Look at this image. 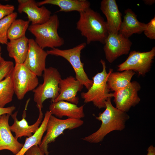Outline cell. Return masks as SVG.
I'll use <instances>...</instances> for the list:
<instances>
[{"instance_id":"cell-1","label":"cell","mask_w":155,"mask_h":155,"mask_svg":"<svg viewBox=\"0 0 155 155\" xmlns=\"http://www.w3.org/2000/svg\"><path fill=\"white\" fill-rule=\"evenodd\" d=\"M111 98H109L105 101V109L100 113L96 119L101 122L99 129L96 132L82 139L88 142L97 143L102 142L108 133L114 131H121L125 127L126 121L129 117L112 104Z\"/></svg>"},{"instance_id":"cell-2","label":"cell","mask_w":155,"mask_h":155,"mask_svg":"<svg viewBox=\"0 0 155 155\" xmlns=\"http://www.w3.org/2000/svg\"><path fill=\"white\" fill-rule=\"evenodd\" d=\"M76 28L86 38L88 44L95 41L104 44L108 33L106 22L99 13L90 8L80 13Z\"/></svg>"},{"instance_id":"cell-3","label":"cell","mask_w":155,"mask_h":155,"mask_svg":"<svg viewBox=\"0 0 155 155\" xmlns=\"http://www.w3.org/2000/svg\"><path fill=\"white\" fill-rule=\"evenodd\" d=\"M59 25L57 15H51L49 20L43 24H31L28 29L35 37L36 43L41 48H50L51 49L61 46L64 43L63 38L58 32Z\"/></svg>"},{"instance_id":"cell-4","label":"cell","mask_w":155,"mask_h":155,"mask_svg":"<svg viewBox=\"0 0 155 155\" xmlns=\"http://www.w3.org/2000/svg\"><path fill=\"white\" fill-rule=\"evenodd\" d=\"M100 62L102 67V71L98 72L92 78L93 83L88 91L81 94L85 103L92 102L95 106L99 109L105 108V101L108 98L113 96V93H110L111 91L107 84L108 77L113 70L110 69L107 73L104 61L101 59Z\"/></svg>"},{"instance_id":"cell-5","label":"cell","mask_w":155,"mask_h":155,"mask_svg":"<svg viewBox=\"0 0 155 155\" xmlns=\"http://www.w3.org/2000/svg\"><path fill=\"white\" fill-rule=\"evenodd\" d=\"M43 72V83L32 91L34 100L39 111L42 110L43 103L46 99L51 98L53 102L58 96L59 85L61 79L60 73L55 68H46Z\"/></svg>"},{"instance_id":"cell-6","label":"cell","mask_w":155,"mask_h":155,"mask_svg":"<svg viewBox=\"0 0 155 155\" xmlns=\"http://www.w3.org/2000/svg\"><path fill=\"white\" fill-rule=\"evenodd\" d=\"M86 45L85 42L82 43L72 48L61 49L54 48L46 51L48 55L60 56L66 60L72 67L75 73V78L79 81L88 90L93 83L85 71L84 63L81 60L82 51Z\"/></svg>"},{"instance_id":"cell-7","label":"cell","mask_w":155,"mask_h":155,"mask_svg":"<svg viewBox=\"0 0 155 155\" xmlns=\"http://www.w3.org/2000/svg\"><path fill=\"white\" fill-rule=\"evenodd\" d=\"M81 119L68 118L60 119L51 115L49 117L46 126V133L38 146L45 155H49V144L54 142L58 136L66 129L71 130L83 125Z\"/></svg>"},{"instance_id":"cell-8","label":"cell","mask_w":155,"mask_h":155,"mask_svg":"<svg viewBox=\"0 0 155 155\" xmlns=\"http://www.w3.org/2000/svg\"><path fill=\"white\" fill-rule=\"evenodd\" d=\"M14 94L19 100L28 92L33 91L39 84L38 76L24 64H15L11 75Z\"/></svg>"},{"instance_id":"cell-9","label":"cell","mask_w":155,"mask_h":155,"mask_svg":"<svg viewBox=\"0 0 155 155\" xmlns=\"http://www.w3.org/2000/svg\"><path fill=\"white\" fill-rule=\"evenodd\" d=\"M155 56V47L146 52L131 51L126 59L118 65V70H131L139 76H144L150 71Z\"/></svg>"},{"instance_id":"cell-10","label":"cell","mask_w":155,"mask_h":155,"mask_svg":"<svg viewBox=\"0 0 155 155\" xmlns=\"http://www.w3.org/2000/svg\"><path fill=\"white\" fill-rule=\"evenodd\" d=\"M132 42L129 39L119 33H108L104 44L105 58L110 63L113 62L120 56L128 54Z\"/></svg>"},{"instance_id":"cell-11","label":"cell","mask_w":155,"mask_h":155,"mask_svg":"<svg viewBox=\"0 0 155 155\" xmlns=\"http://www.w3.org/2000/svg\"><path fill=\"white\" fill-rule=\"evenodd\" d=\"M141 88L140 84L134 81L125 87L114 92L113 97L115 107L126 113L131 107L138 104L140 101L138 92Z\"/></svg>"},{"instance_id":"cell-12","label":"cell","mask_w":155,"mask_h":155,"mask_svg":"<svg viewBox=\"0 0 155 155\" xmlns=\"http://www.w3.org/2000/svg\"><path fill=\"white\" fill-rule=\"evenodd\" d=\"M48 55L46 51L40 47L34 40L29 39L28 51L23 64L37 76H41L46 68Z\"/></svg>"},{"instance_id":"cell-13","label":"cell","mask_w":155,"mask_h":155,"mask_svg":"<svg viewBox=\"0 0 155 155\" xmlns=\"http://www.w3.org/2000/svg\"><path fill=\"white\" fill-rule=\"evenodd\" d=\"M18 11L27 16L28 20L31 24H43L47 21L51 15V11L44 6L39 7L34 0H18Z\"/></svg>"},{"instance_id":"cell-14","label":"cell","mask_w":155,"mask_h":155,"mask_svg":"<svg viewBox=\"0 0 155 155\" xmlns=\"http://www.w3.org/2000/svg\"><path fill=\"white\" fill-rule=\"evenodd\" d=\"M84 85L75 77L72 76L60 80L59 85V95L54 102L64 101L77 104L79 98L78 92L82 89Z\"/></svg>"},{"instance_id":"cell-15","label":"cell","mask_w":155,"mask_h":155,"mask_svg":"<svg viewBox=\"0 0 155 155\" xmlns=\"http://www.w3.org/2000/svg\"><path fill=\"white\" fill-rule=\"evenodd\" d=\"M10 114H5L0 118V151L8 150L16 155L24 144L20 143L12 134L9 123Z\"/></svg>"},{"instance_id":"cell-16","label":"cell","mask_w":155,"mask_h":155,"mask_svg":"<svg viewBox=\"0 0 155 155\" xmlns=\"http://www.w3.org/2000/svg\"><path fill=\"white\" fill-rule=\"evenodd\" d=\"M100 9L106 17L108 33L118 34L122 22L121 13L115 0H103Z\"/></svg>"},{"instance_id":"cell-17","label":"cell","mask_w":155,"mask_h":155,"mask_svg":"<svg viewBox=\"0 0 155 155\" xmlns=\"http://www.w3.org/2000/svg\"><path fill=\"white\" fill-rule=\"evenodd\" d=\"M39 115L37 121L34 124L29 125L25 119L26 112H24L22 119L19 121L17 118L18 111H16L11 115L14 120V123L10 127L11 131L15 134V137L18 139L22 136L29 137L32 136L38 129L43 118V114L42 110H39Z\"/></svg>"},{"instance_id":"cell-18","label":"cell","mask_w":155,"mask_h":155,"mask_svg":"<svg viewBox=\"0 0 155 155\" xmlns=\"http://www.w3.org/2000/svg\"><path fill=\"white\" fill-rule=\"evenodd\" d=\"M84 105L78 106L77 104L64 101L52 102L49 111L52 115L60 118L66 116L68 118L81 119L85 117Z\"/></svg>"},{"instance_id":"cell-19","label":"cell","mask_w":155,"mask_h":155,"mask_svg":"<svg viewBox=\"0 0 155 155\" xmlns=\"http://www.w3.org/2000/svg\"><path fill=\"white\" fill-rule=\"evenodd\" d=\"M125 13L119 33L128 38L134 34H141L144 32L146 24L139 21L137 15L131 9L125 10Z\"/></svg>"},{"instance_id":"cell-20","label":"cell","mask_w":155,"mask_h":155,"mask_svg":"<svg viewBox=\"0 0 155 155\" xmlns=\"http://www.w3.org/2000/svg\"><path fill=\"white\" fill-rule=\"evenodd\" d=\"M37 3L39 7L49 4L58 6L60 9L57 13L76 11L80 13L90 8V5L87 0H44Z\"/></svg>"},{"instance_id":"cell-21","label":"cell","mask_w":155,"mask_h":155,"mask_svg":"<svg viewBox=\"0 0 155 155\" xmlns=\"http://www.w3.org/2000/svg\"><path fill=\"white\" fill-rule=\"evenodd\" d=\"M28 40L25 36L9 40L6 44L8 55L14 59L15 64H23L24 63L28 50Z\"/></svg>"},{"instance_id":"cell-22","label":"cell","mask_w":155,"mask_h":155,"mask_svg":"<svg viewBox=\"0 0 155 155\" xmlns=\"http://www.w3.org/2000/svg\"><path fill=\"white\" fill-rule=\"evenodd\" d=\"M111 71L107 79V84L110 91H117L128 85L131 82L135 72L126 70L122 72Z\"/></svg>"},{"instance_id":"cell-23","label":"cell","mask_w":155,"mask_h":155,"mask_svg":"<svg viewBox=\"0 0 155 155\" xmlns=\"http://www.w3.org/2000/svg\"><path fill=\"white\" fill-rule=\"evenodd\" d=\"M50 111L46 112L44 118L37 131L32 136L26 138L23 146L20 151L15 155H24L26 151L32 146L40 144L42 137L46 131L47 122L51 115Z\"/></svg>"},{"instance_id":"cell-24","label":"cell","mask_w":155,"mask_h":155,"mask_svg":"<svg viewBox=\"0 0 155 155\" xmlns=\"http://www.w3.org/2000/svg\"><path fill=\"white\" fill-rule=\"evenodd\" d=\"M14 94L10 75L0 82V108L11 102Z\"/></svg>"},{"instance_id":"cell-25","label":"cell","mask_w":155,"mask_h":155,"mask_svg":"<svg viewBox=\"0 0 155 155\" xmlns=\"http://www.w3.org/2000/svg\"><path fill=\"white\" fill-rule=\"evenodd\" d=\"M30 22L22 19L15 20L12 23L7 33V38L9 40H16L25 36L29 27Z\"/></svg>"},{"instance_id":"cell-26","label":"cell","mask_w":155,"mask_h":155,"mask_svg":"<svg viewBox=\"0 0 155 155\" xmlns=\"http://www.w3.org/2000/svg\"><path fill=\"white\" fill-rule=\"evenodd\" d=\"M18 16L16 12H13L0 20V43L7 44L8 42L7 35L8 30Z\"/></svg>"},{"instance_id":"cell-27","label":"cell","mask_w":155,"mask_h":155,"mask_svg":"<svg viewBox=\"0 0 155 155\" xmlns=\"http://www.w3.org/2000/svg\"><path fill=\"white\" fill-rule=\"evenodd\" d=\"M13 62L4 60L0 62V82L11 75L14 67Z\"/></svg>"},{"instance_id":"cell-28","label":"cell","mask_w":155,"mask_h":155,"mask_svg":"<svg viewBox=\"0 0 155 155\" xmlns=\"http://www.w3.org/2000/svg\"><path fill=\"white\" fill-rule=\"evenodd\" d=\"M147 37L151 39H155V17L152 19L148 24L144 31Z\"/></svg>"},{"instance_id":"cell-29","label":"cell","mask_w":155,"mask_h":155,"mask_svg":"<svg viewBox=\"0 0 155 155\" xmlns=\"http://www.w3.org/2000/svg\"><path fill=\"white\" fill-rule=\"evenodd\" d=\"M15 7L10 4L2 5L0 3V20L14 12Z\"/></svg>"},{"instance_id":"cell-30","label":"cell","mask_w":155,"mask_h":155,"mask_svg":"<svg viewBox=\"0 0 155 155\" xmlns=\"http://www.w3.org/2000/svg\"><path fill=\"white\" fill-rule=\"evenodd\" d=\"M44 152L40 148L38 145L32 146L28 150L24 155H44Z\"/></svg>"},{"instance_id":"cell-31","label":"cell","mask_w":155,"mask_h":155,"mask_svg":"<svg viewBox=\"0 0 155 155\" xmlns=\"http://www.w3.org/2000/svg\"><path fill=\"white\" fill-rule=\"evenodd\" d=\"M15 108L16 107L14 106L5 108H0V118L5 114H8L11 115Z\"/></svg>"},{"instance_id":"cell-32","label":"cell","mask_w":155,"mask_h":155,"mask_svg":"<svg viewBox=\"0 0 155 155\" xmlns=\"http://www.w3.org/2000/svg\"><path fill=\"white\" fill-rule=\"evenodd\" d=\"M147 155H155V148L152 145H151L148 148Z\"/></svg>"},{"instance_id":"cell-33","label":"cell","mask_w":155,"mask_h":155,"mask_svg":"<svg viewBox=\"0 0 155 155\" xmlns=\"http://www.w3.org/2000/svg\"><path fill=\"white\" fill-rule=\"evenodd\" d=\"M144 1L145 4L148 5H152L154 3L155 1L154 0H145Z\"/></svg>"},{"instance_id":"cell-34","label":"cell","mask_w":155,"mask_h":155,"mask_svg":"<svg viewBox=\"0 0 155 155\" xmlns=\"http://www.w3.org/2000/svg\"><path fill=\"white\" fill-rule=\"evenodd\" d=\"M1 51L2 48L1 46L0 45V62H1L5 60L1 56Z\"/></svg>"}]
</instances>
